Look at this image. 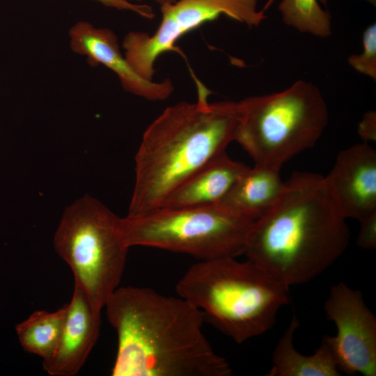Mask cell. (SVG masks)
Listing matches in <instances>:
<instances>
[{"label": "cell", "instance_id": "cell-1", "mask_svg": "<svg viewBox=\"0 0 376 376\" xmlns=\"http://www.w3.org/2000/svg\"><path fill=\"white\" fill-rule=\"evenodd\" d=\"M104 307L118 337L112 376H229L203 331V312L181 297L117 288Z\"/></svg>", "mask_w": 376, "mask_h": 376}, {"label": "cell", "instance_id": "cell-2", "mask_svg": "<svg viewBox=\"0 0 376 376\" xmlns=\"http://www.w3.org/2000/svg\"><path fill=\"white\" fill-rule=\"evenodd\" d=\"M346 220L324 177L295 172L272 207L253 222L244 254L287 286L302 284L345 251Z\"/></svg>", "mask_w": 376, "mask_h": 376}, {"label": "cell", "instance_id": "cell-3", "mask_svg": "<svg viewBox=\"0 0 376 376\" xmlns=\"http://www.w3.org/2000/svg\"><path fill=\"white\" fill-rule=\"evenodd\" d=\"M198 98L165 109L145 130L135 156V182L128 214L159 207L196 171L235 141L236 102H210L196 79Z\"/></svg>", "mask_w": 376, "mask_h": 376}, {"label": "cell", "instance_id": "cell-4", "mask_svg": "<svg viewBox=\"0 0 376 376\" xmlns=\"http://www.w3.org/2000/svg\"><path fill=\"white\" fill-rule=\"evenodd\" d=\"M289 288L253 262L228 256L193 265L175 290L217 329L242 343L272 327L289 303Z\"/></svg>", "mask_w": 376, "mask_h": 376}, {"label": "cell", "instance_id": "cell-5", "mask_svg": "<svg viewBox=\"0 0 376 376\" xmlns=\"http://www.w3.org/2000/svg\"><path fill=\"white\" fill-rule=\"evenodd\" d=\"M236 104L235 141L255 164L279 170L313 146L329 121L320 90L304 80L279 92L246 97Z\"/></svg>", "mask_w": 376, "mask_h": 376}, {"label": "cell", "instance_id": "cell-6", "mask_svg": "<svg viewBox=\"0 0 376 376\" xmlns=\"http://www.w3.org/2000/svg\"><path fill=\"white\" fill-rule=\"evenodd\" d=\"M253 221L220 204L159 207L120 218L119 229L129 248H158L203 260L244 254Z\"/></svg>", "mask_w": 376, "mask_h": 376}, {"label": "cell", "instance_id": "cell-7", "mask_svg": "<svg viewBox=\"0 0 376 376\" xmlns=\"http://www.w3.org/2000/svg\"><path fill=\"white\" fill-rule=\"evenodd\" d=\"M119 221L104 205L86 196L66 208L54 238L75 283L100 311L118 288L125 267L129 247L120 235Z\"/></svg>", "mask_w": 376, "mask_h": 376}, {"label": "cell", "instance_id": "cell-8", "mask_svg": "<svg viewBox=\"0 0 376 376\" xmlns=\"http://www.w3.org/2000/svg\"><path fill=\"white\" fill-rule=\"evenodd\" d=\"M274 0L258 10V0H176L160 6L162 19L150 35L130 31L123 40L124 56L142 77L152 80L155 63L162 54L178 52L175 43L186 33L203 24L225 15L252 28L267 18L265 10Z\"/></svg>", "mask_w": 376, "mask_h": 376}, {"label": "cell", "instance_id": "cell-9", "mask_svg": "<svg viewBox=\"0 0 376 376\" xmlns=\"http://www.w3.org/2000/svg\"><path fill=\"white\" fill-rule=\"evenodd\" d=\"M337 329L328 339L338 368L350 375H376V318L361 292L339 282L330 289L324 305Z\"/></svg>", "mask_w": 376, "mask_h": 376}, {"label": "cell", "instance_id": "cell-10", "mask_svg": "<svg viewBox=\"0 0 376 376\" xmlns=\"http://www.w3.org/2000/svg\"><path fill=\"white\" fill-rule=\"evenodd\" d=\"M324 178L346 219L360 222L376 213V151L368 143L340 151Z\"/></svg>", "mask_w": 376, "mask_h": 376}, {"label": "cell", "instance_id": "cell-11", "mask_svg": "<svg viewBox=\"0 0 376 376\" xmlns=\"http://www.w3.org/2000/svg\"><path fill=\"white\" fill-rule=\"evenodd\" d=\"M69 37L75 53L84 56L91 66L102 64L112 70L126 91L151 101L166 100L173 93L170 79L148 80L134 70L121 53L117 36L111 29L80 21L70 28Z\"/></svg>", "mask_w": 376, "mask_h": 376}, {"label": "cell", "instance_id": "cell-12", "mask_svg": "<svg viewBox=\"0 0 376 376\" xmlns=\"http://www.w3.org/2000/svg\"><path fill=\"white\" fill-rule=\"evenodd\" d=\"M58 346L42 360L43 369L52 376H74L83 367L97 341L101 311L96 310L83 290L75 283L70 303Z\"/></svg>", "mask_w": 376, "mask_h": 376}, {"label": "cell", "instance_id": "cell-13", "mask_svg": "<svg viewBox=\"0 0 376 376\" xmlns=\"http://www.w3.org/2000/svg\"><path fill=\"white\" fill-rule=\"evenodd\" d=\"M248 167L226 151L196 171L159 207H181L219 204Z\"/></svg>", "mask_w": 376, "mask_h": 376}, {"label": "cell", "instance_id": "cell-14", "mask_svg": "<svg viewBox=\"0 0 376 376\" xmlns=\"http://www.w3.org/2000/svg\"><path fill=\"white\" fill-rule=\"evenodd\" d=\"M280 170L255 164L240 177L219 203L231 212L255 221L268 211L284 188Z\"/></svg>", "mask_w": 376, "mask_h": 376}, {"label": "cell", "instance_id": "cell-15", "mask_svg": "<svg viewBox=\"0 0 376 376\" xmlns=\"http://www.w3.org/2000/svg\"><path fill=\"white\" fill-rule=\"evenodd\" d=\"M300 326L294 315L279 340L272 353V367L267 376H339L336 359L328 336H323L312 355L299 352L293 345V336Z\"/></svg>", "mask_w": 376, "mask_h": 376}, {"label": "cell", "instance_id": "cell-16", "mask_svg": "<svg viewBox=\"0 0 376 376\" xmlns=\"http://www.w3.org/2000/svg\"><path fill=\"white\" fill-rule=\"evenodd\" d=\"M68 304L54 312L34 311L16 325L19 341L23 349L43 359L51 357L59 343L64 327Z\"/></svg>", "mask_w": 376, "mask_h": 376}, {"label": "cell", "instance_id": "cell-17", "mask_svg": "<svg viewBox=\"0 0 376 376\" xmlns=\"http://www.w3.org/2000/svg\"><path fill=\"white\" fill-rule=\"evenodd\" d=\"M279 10L283 22L300 32L320 38L331 35V15L318 0H282Z\"/></svg>", "mask_w": 376, "mask_h": 376}, {"label": "cell", "instance_id": "cell-18", "mask_svg": "<svg viewBox=\"0 0 376 376\" xmlns=\"http://www.w3.org/2000/svg\"><path fill=\"white\" fill-rule=\"evenodd\" d=\"M363 52L351 55L347 61L357 71L376 80V25L372 24L363 33Z\"/></svg>", "mask_w": 376, "mask_h": 376}, {"label": "cell", "instance_id": "cell-19", "mask_svg": "<svg viewBox=\"0 0 376 376\" xmlns=\"http://www.w3.org/2000/svg\"><path fill=\"white\" fill-rule=\"evenodd\" d=\"M357 244L365 249L376 247V213L359 222Z\"/></svg>", "mask_w": 376, "mask_h": 376}, {"label": "cell", "instance_id": "cell-20", "mask_svg": "<svg viewBox=\"0 0 376 376\" xmlns=\"http://www.w3.org/2000/svg\"><path fill=\"white\" fill-rule=\"evenodd\" d=\"M359 134L368 143L376 139V114L373 111L367 112L363 117L358 130Z\"/></svg>", "mask_w": 376, "mask_h": 376}, {"label": "cell", "instance_id": "cell-21", "mask_svg": "<svg viewBox=\"0 0 376 376\" xmlns=\"http://www.w3.org/2000/svg\"><path fill=\"white\" fill-rule=\"evenodd\" d=\"M102 4L120 10H127L137 13L140 11L141 7L138 3H131L125 0H94Z\"/></svg>", "mask_w": 376, "mask_h": 376}, {"label": "cell", "instance_id": "cell-22", "mask_svg": "<svg viewBox=\"0 0 376 376\" xmlns=\"http://www.w3.org/2000/svg\"><path fill=\"white\" fill-rule=\"evenodd\" d=\"M157 3H159L160 6H162V5H164V4H168V3H173L175 2L176 0H154Z\"/></svg>", "mask_w": 376, "mask_h": 376}, {"label": "cell", "instance_id": "cell-23", "mask_svg": "<svg viewBox=\"0 0 376 376\" xmlns=\"http://www.w3.org/2000/svg\"><path fill=\"white\" fill-rule=\"evenodd\" d=\"M125 1H127L131 2V3H136V2H140V1H141L143 0H125Z\"/></svg>", "mask_w": 376, "mask_h": 376}, {"label": "cell", "instance_id": "cell-24", "mask_svg": "<svg viewBox=\"0 0 376 376\" xmlns=\"http://www.w3.org/2000/svg\"><path fill=\"white\" fill-rule=\"evenodd\" d=\"M368 1H369L370 2L375 5V0H368Z\"/></svg>", "mask_w": 376, "mask_h": 376}]
</instances>
